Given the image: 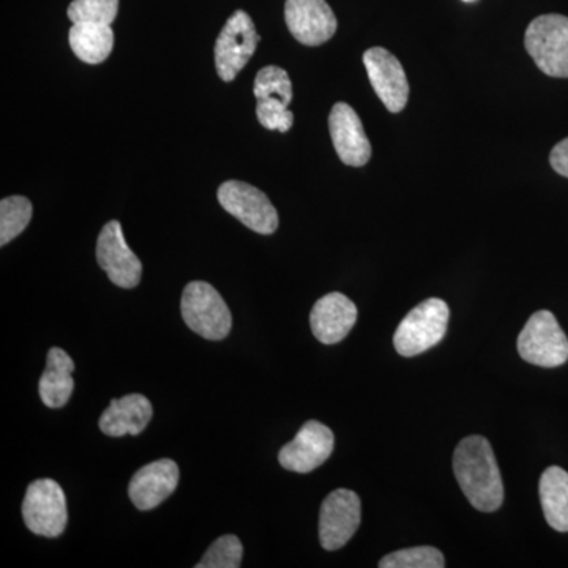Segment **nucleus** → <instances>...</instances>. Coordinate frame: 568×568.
<instances>
[{"instance_id": "21", "label": "nucleus", "mask_w": 568, "mask_h": 568, "mask_svg": "<svg viewBox=\"0 0 568 568\" xmlns=\"http://www.w3.org/2000/svg\"><path fill=\"white\" fill-rule=\"evenodd\" d=\"M31 201L24 196L3 197L0 203V245L10 244L32 220Z\"/></svg>"}, {"instance_id": "23", "label": "nucleus", "mask_w": 568, "mask_h": 568, "mask_svg": "<svg viewBox=\"0 0 568 568\" xmlns=\"http://www.w3.org/2000/svg\"><path fill=\"white\" fill-rule=\"evenodd\" d=\"M381 568H443L446 567L443 552L433 547L399 549L381 560Z\"/></svg>"}, {"instance_id": "20", "label": "nucleus", "mask_w": 568, "mask_h": 568, "mask_svg": "<svg viewBox=\"0 0 568 568\" xmlns=\"http://www.w3.org/2000/svg\"><path fill=\"white\" fill-rule=\"evenodd\" d=\"M69 41L71 50L82 62L102 63L110 58L114 47V32L111 26L95 22H78L70 29Z\"/></svg>"}, {"instance_id": "10", "label": "nucleus", "mask_w": 568, "mask_h": 568, "mask_svg": "<svg viewBox=\"0 0 568 568\" xmlns=\"http://www.w3.org/2000/svg\"><path fill=\"white\" fill-rule=\"evenodd\" d=\"M335 447L332 429L316 420H308L290 444L280 450V465L291 473L308 474L323 466Z\"/></svg>"}, {"instance_id": "24", "label": "nucleus", "mask_w": 568, "mask_h": 568, "mask_svg": "<svg viewBox=\"0 0 568 568\" xmlns=\"http://www.w3.org/2000/svg\"><path fill=\"white\" fill-rule=\"evenodd\" d=\"M244 558L242 541L235 536L216 538L197 564V568H239Z\"/></svg>"}, {"instance_id": "9", "label": "nucleus", "mask_w": 568, "mask_h": 568, "mask_svg": "<svg viewBox=\"0 0 568 568\" xmlns=\"http://www.w3.org/2000/svg\"><path fill=\"white\" fill-rule=\"evenodd\" d=\"M362 521L361 497L346 488L325 497L320 514V541L327 551L345 547Z\"/></svg>"}, {"instance_id": "25", "label": "nucleus", "mask_w": 568, "mask_h": 568, "mask_svg": "<svg viewBox=\"0 0 568 568\" xmlns=\"http://www.w3.org/2000/svg\"><path fill=\"white\" fill-rule=\"evenodd\" d=\"M119 11V0H73L69 7V18L78 22H95L111 26Z\"/></svg>"}, {"instance_id": "22", "label": "nucleus", "mask_w": 568, "mask_h": 568, "mask_svg": "<svg viewBox=\"0 0 568 568\" xmlns=\"http://www.w3.org/2000/svg\"><path fill=\"white\" fill-rule=\"evenodd\" d=\"M254 95L257 100L278 99L290 104L293 100V82L290 74L276 65L264 67L254 80Z\"/></svg>"}, {"instance_id": "6", "label": "nucleus", "mask_w": 568, "mask_h": 568, "mask_svg": "<svg viewBox=\"0 0 568 568\" xmlns=\"http://www.w3.org/2000/svg\"><path fill=\"white\" fill-rule=\"evenodd\" d=\"M518 353L528 364L556 368L568 361V338L547 310L534 313L518 336Z\"/></svg>"}, {"instance_id": "17", "label": "nucleus", "mask_w": 568, "mask_h": 568, "mask_svg": "<svg viewBox=\"0 0 568 568\" xmlns=\"http://www.w3.org/2000/svg\"><path fill=\"white\" fill-rule=\"evenodd\" d=\"M153 414L151 402L144 395L132 394L112 399L100 417V429L106 436H138L148 428Z\"/></svg>"}, {"instance_id": "12", "label": "nucleus", "mask_w": 568, "mask_h": 568, "mask_svg": "<svg viewBox=\"0 0 568 568\" xmlns=\"http://www.w3.org/2000/svg\"><path fill=\"white\" fill-rule=\"evenodd\" d=\"M284 20L298 43L320 47L335 36L338 21L325 0H286Z\"/></svg>"}, {"instance_id": "28", "label": "nucleus", "mask_w": 568, "mask_h": 568, "mask_svg": "<svg viewBox=\"0 0 568 568\" xmlns=\"http://www.w3.org/2000/svg\"><path fill=\"white\" fill-rule=\"evenodd\" d=\"M465 2H474V0H465Z\"/></svg>"}, {"instance_id": "4", "label": "nucleus", "mask_w": 568, "mask_h": 568, "mask_svg": "<svg viewBox=\"0 0 568 568\" xmlns=\"http://www.w3.org/2000/svg\"><path fill=\"white\" fill-rule=\"evenodd\" d=\"M525 47L538 69L552 78H568V18L541 14L530 22Z\"/></svg>"}, {"instance_id": "3", "label": "nucleus", "mask_w": 568, "mask_h": 568, "mask_svg": "<svg viewBox=\"0 0 568 568\" xmlns=\"http://www.w3.org/2000/svg\"><path fill=\"white\" fill-rule=\"evenodd\" d=\"M183 321L196 335L220 342L230 335L233 316L226 302L212 284L192 282L183 290L181 301Z\"/></svg>"}, {"instance_id": "27", "label": "nucleus", "mask_w": 568, "mask_h": 568, "mask_svg": "<svg viewBox=\"0 0 568 568\" xmlns=\"http://www.w3.org/2000/svg\"><path fill=\"white\" fill-rule=\"evenodd\" d=\"M549 163H551L552 170L556 173L568 178V138L567 140L560 141L552 149L551 155H549Z\"/></svg>"}, {"instance_id": "15", "label": "nucleus", "mask_w": 568, "mask_h": 568, "mask_svg": "<svg viewBox=\"0 0 568 568\" xmlns=\"http://www.w3.org/2000/svg\"><path fill=\"white\" fill-rule=\"evenodd\" d=\"M179 466L173 459H159L141 467L130 481L129 495L138 510L148 511L164 503L179 485Z\"/></svg>"}, {"instance_id": "8", "label": "nucleus", "mask_w": 568, "mask_h": 568, "mask_svg": "<svg viewBox=\"0 0 568 568\" xmlns=\"http://www.w3.org/2000/svg\"><path fill=\"white\" fill-rule=\"evenodd\" d=\"M219 203L227 213L244 223L254 233L274 234L278 213L274 204L256 186L241 181L224 182L219 189Z\"/></svg>"}, {"instance_id": "19", "label": "nucleus", "mask_w": 568, "mask_h": 568, "mask_svg": "<svg viewBox=\"0 0 568 568\" xmlns=\"http://www.w3.org/2000/svg\"><path fill=\"white\" fill-rule=\"evenodd\" d=\"M540 500L548 525L558 532H568V473L551 466L541 474Z\"/></svg>"}, {"instance_id": "7", "label": "nucleus", "mask_w": 568, "mask_h": 568, "mask_svg": "<svg viewBox=\"0 0 568 568\" xmlns=\"http://www.w3.org/2000/svg\"><path fill=\"white\" fill-rule=\"evenodd\" d=\"M260 33L245 11L237 10L226 21L215 43L216 73L223 81H234L260 44Z\"/></svg>"}, {"instance_id": "11", "label": "nucleus", "mask_w": 568, "mask_h": 568, "mask_svg": "<svg viewBox=\"0 0 568 568\" xmlns=\"http://www.w3.org/2000/svg\"><path fill=\"white\" fill-rule=\"evenodd\" d=\"M97 261L115 286L133 290L140 284L142 276L140 257L126 244L121 223L115 220L104 224L99 235Z\"/></svg>"}, {"instance_id": "26", "label": "nucleus", "mask_w": 568, "mask_h": 568, "mask_svg": "<svg viewBox=\"0 0 568 568\" xmlns=\"http://www.w3.org/2000/svg\"><path fill=\"white\" fill-rule=\"evenodd\" d=\"M290 104L278 99L257 100L256 115L261 125L267 130H278V132H290L294 123V114L287 110Z\"/></svg>"}, {"instance_id": "1", "label": "nucleus", "mask_w": 568, "mask_h": 568, "mask_svg": "<svg viewBox=\"0 0 568 568\" xmlns=\"http://www.w3.org/2000/svg\"><path fill=\"white\" fill-rule=\"evenodd\" d=\"M459 488L478 511H496L504 503V485L491 444L484 436H467L454 454Z\"/></svg>"}, {"instance_id": "16", "label": "nucleus", "mask_w": 568, "mask_h": 568, "mask_svg": "<svg viewBox=\"0 0 568 568\" xmlns=\"http://www.w3.org/2000/svg\"><path fill=\"white\" fill-rule=\"evenodd\" d=\"M357 321V306L342 293L321 297L310 315L313 335L323 345H336L345 339Z\"/></svg>"}, {"instance_id": "13", "label": "nucleus", "mask_w": 568, "mask_h": 568, "mask_svg": "<svg viewBox=\"0 0 568 568\" xmlns=\"http://www.w3.org/2000/svg\"><path fill=\"white\" fill-rule=\"evenodd\" d=\"M364 63L369 82L384 106L390 112L405 110L409 82L398 59L384 48H372L365 52Z\"/></svg>"}, {"instance_id": "5", "label": "nucleus", "mask_w": 568, "mask_h": 568, "mask_svg": "<svg viewBox=\"0 0 568 568\" xmlns=\"http://www.w3.org/2000/svg\"><path fill=\"white\" fill-rule=\"evenodd\" d=\"M22 518L37 536H62L69 523V508L61 485L51 478L32 481L22 503Z\"/></svg>"}, {"instance_id": "14", "label": "nucleus", "mask_w": 568, "mask_h": 568, "mask_svg": "<svg viewBox=\"0 0 568 568\" xmlns=\"http://www.w3.org/2000/svg\"><path fill=\"white\" fill-rule=\"evenodd\" d=\"M332 142L339 160L347 166H364L372 159V144L366 138L357 112L347 103H336L328 118Z\"/></svg>"}, {"instance_id": "18", "label": "nucleus", "mask_w": 568, "mask_h": 568, "mask_svg": "<svg viewBox=\"0 0 568 568\" xmlns=\"http://www.w3.org/2000/svg\"><path fill=\"white\" fill-rule=\"evenodd\" d=\"M74 362L61 347H52L48 353L47 369L40 379V398L51 409H59L69 403L73 394Z\"/></svg>"}, {"instance_id": "2", "label": "nucleus", "mask_w": 568, "mask_h": 568, "mask_svg": "<svg viewBox=\"0 0 568 568\" xmlns=\"http://www.w3.org/2000/svg\"><path fill=\"white\" fill-rule=\"evenodd\" d=\"M450 308L440 298H428L407 313L394 336L396 353L416 357L436 346L447 334Z\"/></svg>"}]
</instances>
